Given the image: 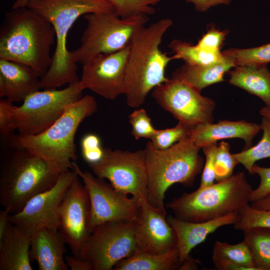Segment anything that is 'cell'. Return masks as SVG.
Wrapping results in <instances>:
<instances>
[{"label": "cell", "mask_w": 270, "mask_h": 270, "mask_svg": "<svg viewBox=\"0 0 270 270\" xmlns=\"http://www.w3.org/2000/svg\"><path fill=\"white\" fill-rule=\"evenodd\" d=\"M25 6L44 17L52 25L56 34V48L52 62L40 79L41 89L57 88L79 82L77 65L67 48L70 28L80 16L91 13L116 12L108 0H29Z\"/></svg>", "instance_id": "1"}, {"label": "cell", "mask_w": 270, "mask_h": 270, "mask_svg": "<svg viewBox=\"0 0 270 270\" xmlns=\"http://www.w3.org/2000/svg\"><path fill=\"white\" fill-rule=\"evenodd\" d=\"M172 24L169 18H163L144 26L134 36L125 72L126 103L138 108L144 102L149 92L166 82L165 71L168 63L176 60L160 48L166 32Z\"/></svg>", "instance_id": "2"}, {"label": "cell", "mask_w": 270, "mask_h": 270, "mask_svg": "<svg viewBox=\"0 0 270 270\" xmlns=\"http://www.w3.org/2000/svg\"><path fill=\"white\" fill-rule=\"evenodd\" d=\"M54 30L44 17L26 6L6 12L0 28V59L34 69L42 78L52 62Z\"/></svg>", "instance_id": "3"}, {"label": "cell", "mask_w": 270, "mask_h": 270, "mask_svg": "<svg viewBox=\"0 0 270 270\" xmlns=\"http://www.w3.org/2000/svg\"><path fill=\"white\" fill-rule=\"evenodd\" d=\"M96 109L94 96H82L68 106L60 116L44 132L32 136L11 134L10 145L27 150L62 172L70 170L72 162L77 160L74 142L77 130Z\"/></svg>", "instance_id": "4"}, {"label": "cell", "mask_w": 270, "mask_h": 270, "mask_svg": "<svg viewBox=\"0 0 270 270\" xmlns=\"http://www.w3.org/2000/svg\"><path fill=\"white\" fill-rule=\"evenodd\" d=\"M200 149L188 138L165 150L154 148L150 141L147 142V200L152 206L166 214L164 198L168 189L176 183L193 184L204 166Z\"/></svg>", "instance_id": "5"}, {"label": "cell", "mask_w": 270, "mask_h": 270, "mask_svg": "<svg viewBox=\"0 0 270 270\" xmlns=\"http://www.w3.org/2000/svg\"><path fill=\"white\" fill-rule=\"evenodd\" d=\"M83 91L78 82L61 90H37L26 97L20 106L1 99V134L8 136L16 130L22 135L32 136L44 132L60 116L68 106L82 98Z\"/></svg>", "instance_id": "6"}, {"label": "cell", "mask_w": 270, "mask_h": 270, "mask_svg": "<svg viewBox=\"0 0 270 270\" xmlns=\"http://www.w3.org/2000/svg\"><path fill=\"white\" fill-rule=\"evenodd\" d=\"M12 148L2 162L0 178V204L10 214L52 188L62 173L27 150Z\"/></svg>", "instance_id": "7"}, {"label": "cell", "mask_w": 270, "mask_h": 270, "mask_svg": "<svg viewBox=\"0 0 270 270\" xmlns=\"http://www.w3.org/2000/svg\"><path fill=\"white\" fill-rule=\"evenodd\" d=\"M253 190L245 172H240L216 183L184 192L166 206L180 220L203 222L238 212L250 202Z\"/></svg>", "instance_id": "8"}, {"label": "cell", "mask_w": 270, "mask_h": 270, "mask_svg": "<svg viewBox=\"0 0 270 270\" xmlns=\"http://www.w3.org/2000/svg\"><path fill=\"white\" fill-rule=\"evenodd\" d=\"M83 18L87 23L80 44L70 51L72 60L82 64L98 54L112 53L128 46L136 32L149 20L146 14L122 18L116 12L88 14Z\"/></svg>", "instance_id": "9"}, {"label": "cell", "mask_w": 270, "mask_h": 270, "mask_svg": "<svg viewBox=\"0 0 270 270\" xmlns=\"http://www.w3.org/2000/svg\"><path fill=\"white\" fill-rule=\"evenodd\" d=\"M134 228V221L126 220L99 224L83 245L80 256L92 264V270H112L136 251Z\"/></svg>", "instance_id": "10"}, {"label": "cell", "mask_w": 270, "mask_h": 270, "mask_svg": "<svg viewBox=\"0 0 270 270\" xmlns=\"http://www.w3.org/2000/svg\"><path fill=\"white\" fill-rule=\"evenodd\" d=\"M96 177L116 190L130 194L139 204L147 199L148 174L144 148L136 152L104 148L102 158L89 164Z\"/></svg>", "instance_id": "11"}, {"label": "cell", "mask_w": 270, "mask_h": 270, "mask_svg": "<svg viewBox=\"0 0 270 270\" xmlns=\"http://www.w3.org/2000/svg\"><path fill=\"white\" fill-rule=\"evenodd\" d=\"M152 96L164 110L190 129L213 122L214 102L186 83L168 78L152 90Z\"/></svg>", "instance_id": "12"}, {"label": "cell", "mask_w": 270, "mask_h": 270, "mask_svg": "<svg viewBox=\"0 0 270 270\" xmlns=\"http://www.w3.org/2000/svg\"><path fill=\"white\" fill-rule=\"evenodd\" d=\"M72 170L82 180L89 196L90 204V225L93 231L104 222L136 219L140 204L132 198L114 188L104 180L92 173L83 171L75 162Z\"/></svg>", "instance_id": "13"}, {"label": "cell", "mask_w": 270, "mask_h": 270, "mask_svg": "<svg viewBox=\"0 0 270 270\" xmlns=\"http://www.w3.org/2000/svg\"><path fill=\"white\" fill-rule=\"evenodd\" d=\"M77 176L72 170L62 172L49 190L30 200L10 221L29 237L42 228L58 230L59 208L64 194Z\"/></svg>", "instance_id": "14"}, {"label": "cell", "mask_w": 270, "mask_h": 270, "mask_svg": "<svg viewBox=\"0 0 270 270\" xmlns=\"http://www.w3.org/2000/svg\"><path fill=\"white\" fill-rule=\"evenodd\" d=\"M130 46L120 50L96 55L82 64L80 88L110 100L125 92V72Z\"/></svg>", "instance_id": "15"}, {"label": "cell", "mask_w": 270, "mask_h": 270, "mask_svg": "<svg viewBox=\"0 0 270 270\" xmlns=\"http://www.w3.org/2000/svg\"><path fill=\"white\" fill-rule=\"evenodd\" d=\"M77 175L66 191L59 208L58 231L74 255L80 250L93 232L88 193Z\"/></svg>", "instance_id": "16"}, {"label": "cell", "mask_w": 270, "mask_h": 270, "mask_svg": "<svg viewBox=\"0 0 270 270\" xmlns=\"http://www.w3.org/2000/svg\"><path fill=\"white\" fill-rule=\"evenodd\" d=\"M137 250L161 254L177 247L176 234L166 218V214L142 200L134 220Z\"/></svg>", "instance_id": "17"}, {"label": "cell", "mask_w": 270, "mask_h": 270, "mask_svg": "<svg viewBox=\"0 0 270 270\" xmlns=\"http://www.w3.org/2000/svg\"><path fill=\"white\" fill-rule=\"evenodd\" d=\"M260 130V124L256 123L222 120L196 126L190 130L188 138L200 148L220 140L239 138L244 140L246 150L252 146L253 138Z\"/></svg>", "instance_id": "18"}, {"label": "cell", "mask_w": 270, "mask_h": 270, "mask_svg": "<svg viewBox=\"0 0 270 270\" xmlns=\"http://www.w3.org/2000/svg\"><path fill=\"white\" fill-rule=\"evenodd\" d=\"M41 78L30 66L0 59V97L12 102H22L41 89Z\"/></svg>", "instance_id": "19"}, {"label": "cell", "mask_w": 270, "mask_h": 270, "mask_svg": "<svg viewBox=\"0 0 270 270\" xmlns=\"http://www.w3.org/2000/svg\"><path fill=\"white\" fill-rule=\"evenodd\" d=\"M237 219L238 212L203 222H188L168 216L166 220L176 236L181 264L190 258L191 250L203 242L209 234L221 226L234 224Z\"/></svg>", "instance_id": "20"}, {"label": "cell", "mask_w": 270, "mask_h": 270, "mask_svg": "<svg viewBox=\"0 0 270 270\" xmlns=\"http://www.w3.org/2000/svg\"><path fill=\"white\" fill-rule=\"evenodd\" d=\"M65 244L58 230L40 228L30 237V259L40 270H68Z\"/></svg>", "instance_id": "21"}, {"label": "cell", "mask_w": 270, "mask_h": 270, "mask_svg": "<svg viewBox=\"0 0 270 270\" xmlns=\"http://www.w3.org/2000/svg\"><path fill=\"white\" fill-rule=\"evenodd\" d=\"M30 238L10 224L0 238V270H32Z\"/></svg>", "instance_id": "22"}, {"label": "cell", "mask_w": 270, "mask_h": 270, "mask_svg": "<svg viewBox=\"0 0 270 270\" xmlns=\"http://www.w3.org/2000/svg\"><path fill=\"white\" fill-rule=\"evenodd\" d=\"M234 67H236L234 60L226 56L222 62L210 65L184 64L172 73L171 78L200 92L210 85L224 81L225 74Z\"/></svg>", "instance_id": "23"}, {"label": "cell", "mask_w": 270, "mask_h": 270, "mask_svg": "<svg viewBox=\"0 0 270 270\" xmlns=\"http://www.w3.org/2000/svg\"><path fill=\"white\" fill-rule=\"evenodd\" d=\"M230 74V84L258 96L270 108V72L266 66H238Z\"/></svg>", "instance_id": "24"}, {"label": "cell", "mask_w": 270, "mask_h": 270, "mask_svg": "<svg viewBox=\"0 0 270 270\" xmlns=\"http://www.w3.org/2000/svg\"><path fill=\"white\" fill-rule=\"evenodd\" d=\"M178 246L161 254H153L138 250L131 256L119 261L115 270H180Z\"/></svg>", "instance_id": "25"}, {"label": "cell", "mask_w": 270, "mask_h": 270, "mask_svg": "<svg viewBox=\"0 0 270 270\" xmlns=\"http://www.w3.org/2000/svg\"><path fill=\"white\" fill-rule=\"evenodd\" d=\"M258 270H270V228L256 227L242 231Z\"/></svg>", "instance_id": "26"}, {"label": "cell", "mask_w": 270, "mask_h": 270, "mask_svg": "<svg viewBox=\"0 0 270 270\" xmlns=\"http://www.w3.org/2000/svg\"><path fill=\"white\" fill-rule=\"evenodd\" d=\"M168 47L174 52L176 59H182L184 64L190 65H210L225 59L220 52L208 51L197 44L193 45L179 40H172Z\"/></svg>", "instance_id": "27"}, {"label": "cell", "mask_w": 270, "mask_h": 270, "mask_svg": "<svg viewBox=\"0 0 270 270\" xmlns=\"http://www.w3.org/2000/svg\"><path fill=\"white\" fill-rule=\"evenodd\" d=\"M213 262L226 260L258 270L256 267L250 249L244 240L231 244L226 242H215L212 254Z\"/></svg>", "instance_id": "28"}, {"label": "cell", "mask_w": 270, "mask_h": 270, "mask_svg": "<svg viewBox=\"0 0 270 270\" xmlns=\"http://www.w3.org/2000/svg\"><path fill=\"white\" fill-rule=\"evenodd\" d=\"M262 136L254 146L232 154L238 164H242L252 174V168L258 160L270 158V121L262 117L260 124Z\"/></svg>", "instance_id": "29"}, {"label": "cell", "mask_w": 270, "mask_h": 270, "mask_svg": "<svg viewBox=\"0 0 270 270\" xmlns=\"http://www.w3.org/2000/svg\"><path fill=\"white\" fill-rule=\"evenodd\" d=\"M29 0H16V8L25 6ZM114 6L116 13L122 18L140 14L151 15L156 12L154 6L163 0H108Z\"/></svg>", "instance_id": "30"}, {"label": "cell", "mask_w": 270, "mask_h": 270, "mask_svg": "<svg viewBox=\"0 0 270 270\" xmlns=\"http://www.w3.org/2000/svg\"><path fill=\"white\" fill-rule=\"evenodd\" d=\"M222 54L224 56L232 59L236 66H266L270 62V42L250 48L228 49Z\"/></svg>", "instance_id": "31"}, {"label": "cell", "mask_w": 270, "mask_h": 270, "mask_svg": "<svg viewBox=\"0 0 270 270\" xmlns=\"http://www.w3.org/2000/svg\"><path fill=\"white\" fill-rule=\"evenodd\" d=\"M234 226L236 230L242 231L256 227L270 228V210L256 209L248 204L238 211Z\"/></svg>", "instance_id": "32"}, {"label": "cell", "mask_w": 270, "mask_h": 270, "mask_svg": "<svg viewBox=\"0 0 270 270\" xmlns=\"http://www.w3.org/2000/svg\"><path fill=\"white\" fill-rule=\"evenodd\" d=\"M180 122L175 126L163 130H157L150 139L153 146L158 150H165L178 142L188 138L190 130Z\"/></svg>", "instance_id": "33"}, {"label": "cell", "mask_w": 270, "mask_h": 270, "mask_svg": "<svg viewBox=\"0 0 270 270\" xmlns=\"http://www.w3.org/2000/svg\"><path fill=\"white\" fill-rule=\"evenodd\" d=\"M238 162L230 152V145L222 142L217 146L215 164L216 180L220 182L233 174L234 167Z\"/></svg>", "instance_id": "34"}, {"label": "cell", "mask_w": 270, "mask_h": 270, "mask_svg": "<svg viewBox=\"0 0 270 270\" xmlns=\"http://www.w3.org/2000/svg\"><path fill=\"white\" fill-rule=\"evenodd\" d=\"M128 120L132 126L131 134L136 140H150L157 130L153 126L146 110L142 108L134 110L128 116Z\"/></svg>", "instance_id": "35"}, {"label": "cell", "mask_w": 270, "mask_h": 270, "mask_svg": "<svg viewBox=\"0 0 270 270\" xmlns=\"http://www.w3.org/2000/svg\"><path fill=\"white\" fill-rule=\"evenodd\" d=\"M80 146L82 158L88 165L96 164L102 158L104 148L97 134L90 133L84 135L82 138Z\"/></svg>", "instance_id": "36"}, {"label": "cell", "mask_w": 270, "mask_h": 270, "mask_svg": "<svg viewBox=\"0 0 270 270\" xmlns=\"http://www.w3.org/2000/svg\"><path fill=\"white\" fill-rule=\"evenodd\" d=\"M218 144H214L202 148L206 157L200 186L211 185L216 180L215 164Z\"/></svg>", "instance_id": "37"}, {"label": "cell", "mask_w": 270, "mask_h": 270, "mask_svg": "<svg viewBox=\"0 0 270 270\" xmlns=\"http://www.w3.org/2000/svg\"><path fill=\"white\" fill-rule=\"evenodd\" d=\"M228 30H220L210 26L196 44L200 48L210 52H220Z\"/></svg>", "instance_id": "38"}, {"label": "cell", "mask_w": 270, "mask_h": 270, "mask_svg": "<svg viewBox=\"0 0 270 270\" xmlns=\"http://www.w3.org/2000/svg\"><path fill=\"white\" fill-rule=\"evenodd\" d=\"M252 174H258L260 178V182L258 188L252 192L251 202L260 200L270 194V168L254 164L252 168Z\"/></svg>", "instance_id": "39"}, {"label": "cell", "mask_w": 270, "mask_h": 270, "mask_svg": "<svg viewBox=\"0 0 270 270\" xmlns=\"http://www.w3.org/2000/svg\"><path fill=\"white\" fill-rule=\"evenodd\" d=\"M65 260L71 270H92V264L80 256H65Z\"/></svg>", "instance_id": "40"}, {"label": "cell", "mask_w": 270, "mask_h": 270, "mask_svg": "<svg viewBox=\"0 0 270 270\" xmlns=\"http://www.w3.org/2000/svg\"><path fill=\"white\" fill-rule=\"evenodd\" d=\"M194 6L196 10L206 12L210 8L218 4H228L232 0H186Z\"/></svg>", "instance_id": "41"}, {"label": "cell", "mask_w": 270, "mask_h": 270, "mask_svg": "<svg viewBox=\"0 0 270 270\" xmlns=\"http://www.w3.org/2000/svg\"><path fill=\"white\" fill-rule=\"evenodd\" d=\"M216 268L220 270H252L251 268L226 260L214 262Z\"/></svg>", "instance_id": "42"}, {"label": "cell", "mask_w": 270, "mask_h": 270, "mask_svg": "<svg viewBox=\"0 0 270 270\" xmlns=\"http://www.w3.org/2000/svg\"><path fill=\"white\" fill-rule=\"evenodd\" d=\"M10 212L4 208L0 212V238L10 224Z\"/></svg>", "instance_id": "43"}, {"label": "cell", "mask_w": 270, "mask_h": 270, "mask_svg": "<svg viewBox=\"0 0 270 270\" xmlns=\"http://www.w3.org/2000/svg\"><path fill=\"white\" fill-rule=\"evenodd\" d=\"M250 206L258 210H270V194L260 200L252 202Z\"/></svg>", "instance_id": "44"}, {"label": "cell", "mask_w": 270, "mask_h": 270, "mask_svg": "<svg viewBox=\"0 0 270 270\" xmlns=\"http://www.w3.org/2000/svg\"><path fill=\"white\" fill-rule=\"evenodd\" d=\"M200 263L198 260L190 258L184 260L181 264L180 270H195L197 269V266Z\"/></svg>", "instance_id": "45"}, {"label": "cell", "mask_w": 270, "mask_h": 270, "mask_svg": "<svg viewBox=\"0 0 270 270\" xmlns=\"http://www.w3.org/2000/svg\"><path fill=\"white\" fill-rule=\"evenodd\" d=\"M260 115L270 121V108L265 106L260 110Z\"/></svg>", "instance_id": "46"}]
</instances>
